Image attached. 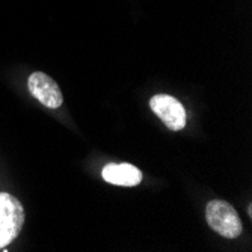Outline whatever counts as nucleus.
Here are the masks:
<instances>
[{
  "instance_id": "nucleus-1",
  "label": "nucleus",
  "mask_w": 252,
  "mask_h": 252,
  "mask_svg": "<svg viewBox=\"0 0 252 252\" xmlns=\"http://www.w3.org/2000/svg\"><path fill=\"white\" fill-rule=\"evenodd\" d=\"M205 219L212 230L226 239H236L243 231V225L236 209L222 199H215L207 204Z\"/></svg>"
},
{
  "instance_id": "nucleus-2",
  "label": "nucleus",
  "mask_w": 252,
  "mask_h": 252,
  "mask_svg": "<svg viewBox=\"0 0 252 252\" xmlns=\"http://www.w3.org/2000/svg\"><path fill=\"white\" fill-rule=\"evenodd\" d=\"M25 225V209L11 193L0 192V249L11 245Z\"/></svg>"
},
{
  "instance_id": "nucleus-3",
  "label": "nucleus",
  "mask_w": 252,
  "mask_h": 252,
  "mask_svg": "<svg viewBox=\"0 0 252 252\" xmlns=\"http://www.w3.org/2000/svg\"><path fill=\"white\" fill-rule=\"evenodd\" d=\"M150 107L168 128L177 131L186 127V109L177 98L168 94H157L150 100Z\"/></svg>"
},
{
  "instance_id": "nucleus-4",
  "label": "nucleus",
  "mask_w": 252,
  "mask_h": 252,
  "mask_svg": "<svg viewBox=\"0 0 252 252\" xmlns=\"http://www.w3.org/2000/svg\"><path fill=\"white\" fill-rule=\"evenodd\" d=\"M28 86L31 94L45 107L58 109L63 103V95L58 83L47 74L39 71L31 74V77L28 79Z\"/></svg>"
},
{
  "instance_id": "nucleus-5",
  "label": "nucleus",
  "mask_w": 252,
  "mask_h": 252,
  "mask_svg": "<svg viewBox=\"0 0 252 252\" xmlns=\"http://www.w3.org/2000/svg\"><path fill=\"white\" fill-rule=\"evenodd\" d=\"M103 178L115 186L133 188L142 181V172L130 163H109L103 168Z\"/></svg>"
}]
</instances>
